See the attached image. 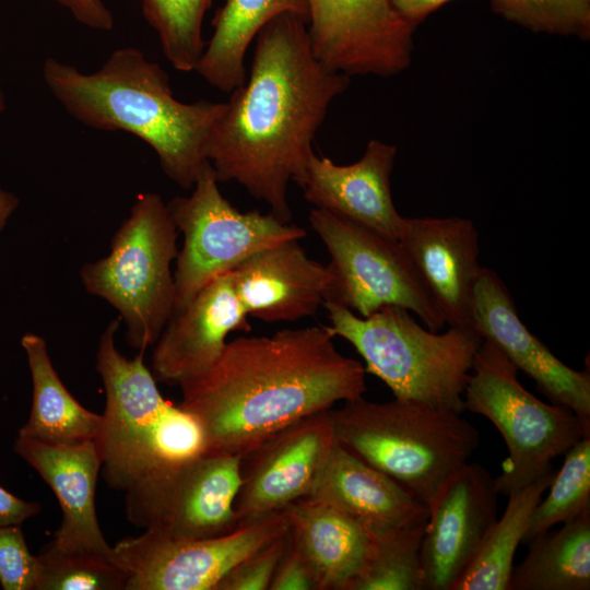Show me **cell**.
Segmentation results:
<instances>
[{
    "label": "cell",
    "mask_w": 590,
    "mask_h": 590,
    "mask_svg": "<svg viewBox=\"0 0 590 590\" xmlns=\"http://www.w3.org/2000/svg\"><path fill=\"white\" fill-rule=\"evenodd\" d=\"M177 233L162 197L140 193L111 238L108 255L80 271L85 290L119 312L126 341L138 351L154 345L174 312L170 264L178 255Z\"/></svg>",
    "instance_id": "cell-7"
},
{
    "label": "cell",
    "mask_w": 590,
    "mask_h": 590,
    "mask_svg": "<svg viewBox=\"0 0 590 590\" xmlns=\"http://www.w3.org/2000/svg\"><path fill=\"white\" fill-rule=\"evenodd\" d=\"M306 21L285 13L256 37L249 78L231 92L205 148L219 182L235 181L290 222L288 185L305 170L315 135L351 78L314 56Z\"/></svg>",
    "instance_id": "cell-1"
},
{
    "label": "cell",
    "mask_w": 590,
    "mask_h": 590,
    "mask_svg": "<svg viewBox=\"0 0 590 590\" xmlns=\"http://www.w3.org/2000/svg\"><path fill=\"white\" fill-rule=\"evenodd\" d=\"M398 240L445 323L470 327L481 266L479 232L459 216L404 217Z\"/></svg>",
    "instance_id": "cell-18"
},
{
    "label": "cell",
    "mask_w": 590,
    "mask_h": 590,
    "mask_svg": "<svg viewBox=\"0 0 590 590\" xmlns=\"http://www.w3.org/2000/svg\"><path fill=\"white\" fill-rule=\"evenodd\" d=\"M328 326L227 341L213 365L180 388L204 452L244 457L267 438L339 401L362 398L366 370L342 355Z\"/></svg>",
    "instance_id": "cell-2"
},
{
    "label": "cell",
    "mask_w": 590,
    "mask_h": 590,
    "mask_svg": "<svg viewBox=\"0 0 590 590\" xmlns=\"http://www.w3.org/2000/svg\"><path fill=\"white\" fill-rule=\"evenodd\" d=\"M206 161L187 197H175L167 208L184 245L176 258L175 308H184L216 276L232 271L252 255L290 239L305 229L271 212H240L221 193Z\"/></svg>",
    "instance_id": "cell-9"
},
{
    "label": "cell",
    "mask_w": 590,
    "mask_h": 590,
    "mask_svg": "<svg viewBox=\"0 0 590 590\" xmlns=\"http://www.w3.org/2000/svg\"><path fill=\"white\" fill-rule=\"evenodd\" d=\"M7 108L5 94L0 83V116ZM19 199L10 191L0 186V233L19 206Z\"/></svg>",
    "instance_id": "cell-39"
},
{
    "label": "cell",
    "mask_w": 590,
    "mask_h": 590,
    "mask_svg": "<svg viewBox=\"0 0 590 590\" xmlns=\"http://www.w3.org/2000/svg\"><path fill=\"white\" fill-rule=\"evenodd\" d=\"M36 590H126L128 573L111 557L47 543L37 555Z\"/></svg>",
    "instance_id": "cell-31"
},
{
    "label": "cell",
    "mask_w": 590,
    "mask_h": 590,
    "mask_svg": "<svg viewBox=\"0 0 590 590\" xmlns=\"http://www.w3.org/2000/svg\"><path fill=\"white\" fill-rule=\"evenodd\" d=\"M231 276L247 315L266 322L314 316L330 281L327 266L310 259L298 239L252 255Z\"/></svg>",
    "instance_id": "cell-21"
},
{
    "label": "cell",
    "mask_w": 590,
    "mask_h": 590,
    "mask_svg": "<svg viewBox=\"0 0 590 590\" xmlns=\"http://www.w3.org/2000/svg\"><path fill=\"white\" fill-rule=\"evenodd\" d=\"M564 456L547 496L533 510L522 543L590 509V436L577 441Z\"/></svg>",
    "instance_id": "cell-30"
},
{
    "label": "cell",
    "mask_w": 590,
    "mask_h": 590,
    "mask_svg": "<svg viewBox=\"0 0 590 590\" xmlns=\"http://www.w3.org/2000/svg\"><path fill=\"white\" fill-rule=\"evenodd\" d=\"M64 8L80 24L102 32L114 27V15L103 0H50Z\"/></svg>",
    "instance_id": "cell-36"
},
{
    "label": "cell",
    "mask_w": 590,
    "mask_h": 590,
    "mask_svg": "<svg viewBox=\"0 0 590 590\" xmlns=\"http://www.w3.org/2000/svg\"><path fill=\"white\" fill-rule=\"evenodd\" d=\"M335 441L385 473L430 509L480 445L461 413L393 399L363 397L330 409Z\"/></svg>",
    "instance_id": "cell-5"
},
{
    "label": "cell",
    "mask_w": 590,
    "mask_h": 590,
    "mask_svg": "<svg viewBox=\"0 0 590 590\" xmlns=\"http://www.w3.org/2000/svg\"><path fill=\"white\" fill-rule=\"evenodd\" d=\"M505 20L533 33L590 39V0H489Z\"/></svg>",
    "instance_id": "cell-32"
},
{
    "label": "cell",
    "mask_w": 590,
    "mask_h": 590,
    "mask_svg": "<svg viewBox=\"0 0 590 590\" xmlns=\"http://www.w3.org/2000/svg\"><path fill=\"white\" fill-rule=\"evenodd\" d=\"M470 327L529 376L552 403L571 410L590 426V375L556 357L521 321L506 284L481 268L474 286Z\"/></svg>",
    "instance_id": "cell-15"
},
{
    "label": "cell",
    "mask_w": 590,
    "mask_h": 590,
    "mask_svg": "<svg viewBox=\"0 0 590 590\" xmlns=\"http://www.w3.org/2000/svg\"><path fill=\"white\" fill-rule=\"evenodd\" d=\"M140 1L167 61L178 71H193L205 47L202 25L213 0Z\"/></svg>",
    "instance_id": "cell-29"
},
{
    "label": "cell",
    "mask_w": 590,
    "mask_h": 590,
    "mask_svg": "<svg viewBox=\"0 0 590 590\" xmlns=\"http://www.w3.org/2000/svg\"><path fill=\"white\" fill-rule=\"evenodd\" d=\"M241 457L201 453L126 492L131 523L173 540H203L239 524Z\"/></svg>",
    "instance_id": "cell-11"
},
{
    "label": "cell",
    "mask_w": 590,
    "mask_h": 590,
    "mask_svg": "<svg viewBox=\"0 0 590 590\" xmlns=\"http://www.w3.org/2000/svg\"><path fill=\"white\" fill-rule=\"evenodd\" d=\"M452 0H391L394 9L415 27Z\"/></svg>",
    "instance_id": "cell-38"
},
{
    "label": "cell",
    "mask_w": 590,
    "mask_h": 590,
    "mask_svg": "<svg viewBox=\"0 0 590 590\" xmlns=\"http://www.w3.org/2000/svg\"><path fill=\"white\" fill-rule=\"evenodd\" d=\"M330 331L350 342L394 399L438 410L465 411L463 393L483 339L471 327L449 326L439 333L424 329L399 306L367 317L334 303L322 304Z\"/></svg>",
    "instance_id": "cell-6"
},
{
    "label": "cell",
    "mask_w": 590,
    "mask_h": 590,
    "mask_svg": "<svg viewBox=\"0 0 590 590\" xmlns=\"http://www.w3.org/2000/svg\"><path fill=\"white\" fill-rule=\"evenodd\" d=\"M247 317L231 271L216 276L170 316L154 343L153 377L179 387L197 378L221 355L231 332L250 331Z\"/></svg>",
    "instance_id": "cell-17"
},
{
    "label": "cell",
    "mask_w": 590,
    "mask_h": 590,
    "mask_svg": "<svg viewBox=\"0 0 590 590\" xmlns=\"http://www.w3.org/2000/svg\"><path fill=\"white\" fill-rule=\"evenodd\" d=\"M309 223L330 256L323 303L341 305L361 317L399 306L415 312L432 331L444 327L398 239L317 208L310 211Z\"/></svg>",
    "instance_id": "cell-10"
},
{
    "label": "cell",
    "mask_w": 590,
    "mask_h": 590,
    "mask_svg": "<svg viewBox=\"0 0 590 590\" xmlns=\"http://www.w3.org/2000/svg\"><path fill=\"white\" fill-rule=\"evenodd\" d=\"M43 79L73 119L96 130L138 137L155 152L170 180L192 189L225 102L178 101L166 71L135 47L114 50L93 72L47 57Z\"/></svg>",
    "instance_id": "cell-3"
},
{
    "label": "cell",
    "mask_w": 590,
    "mask_h": 590,
    "mask_svg": "<svg viewBox=\"0 0 590 590\" xmlns=\"http://www.w3.org/2000/svg\"><path fill=\"white\" fill-rule=\"evenodd\" d=\"M310 49L328 69L389 78L412 62L415 26L391 0H307Z\"/></svg>",
    "instance_id": "cell-13"
},
{
    "label": "cell",
    "mask_w": 590,
    "mask_h": 590,
    "mask_svg": "<svg viewBox=\"0 0 590 590\" xmlns=\"http://www.w3.org/2000/svg\"><path fill=\"white\" fill-rule=\"evenodd\" d=\"M555 473L508 495L504 514L453 590H508L517 548L523 542L533 510Z\"/></svg>",
    "instance_id": "cell-27"
},
{
    "label": "cell",
    "mask_w": 590,
    "mask_h": 590,
    "mask_svg": "<svg viewBox=\"0 0 590 590\" xmlns=\"http://www.w3.org/2000/svg\"><path fill=\"white\" fill-rule=\"evenodd\" d=\"M282 512L319 590H347L366 560L370 534L341 510L310 497L293 502Z\"/></svg>",
    "instance_id": "cell-23"
},
{
    "label": "cell",
    "mask_w": 590,
    "mask_h": 590,
    "mask_svg": "<svg viewBox=\"0 0 590 590\" xmlns=\"http://www.w3.org/2000/svg\"><path fill=\"white\" fill-rule=\"evenodd\" d=\"M119 324L111 320L98 342L106 405L95 442L106 483L127 492L204 453V445L194 420L162 397L144 351L127 358L116 347Z\"/></svg>",
    "instance_id": "cell-4"
},
{
    "label": "cell",
    "mask_w": 590,
    "mask_h": 590,
    "mask_svg": "<svg viewBox=\"0 0 590 590\" xmlns=\"http://www.w3.org/2000/svg\"><path fill=\"white\" fill-rule=\"evenodd\" d=\"M269 590H319L310 564L291 535L278 563Z\"/></svg>",
    "instance_id": "cell-35"
},
{
    "label": "cell",
    "mask_w": 590,
    "mask_h": 590,
    "mask_svg": "<svg viewBox=\"0 0 590 590\" xmlns=\"http://www.w3.org/2000/svg\"><path fill=\"white\" fill-rule=\"evenodd\" d=\"M495 477L467 462L429 509L421 556L425 590H453L496 523Z\"/></svg>",
    "instance_id": "cell-16"
},
{
    "label": "cell",
    "mask_w": 590,
    "mask_h": 590,
    "mask_svg": "<svg viewBox=\"0 0 590 590\" xmlns=\"http://www.w3.org/2000/svg\"><path fill=\"white\" fill-rule=\"evenodd\" d=\"M517 373L493 343L483 340L463 393L465 410L486 417L504 438L508 457L495 483L498 494L506 496L556 471L552 461L590 436V426L571 410L538 399Z\"/></svg>",
    "instance_id": "cell-8"
},
{
    "label": "cell",
    "mask_w": 590,
    "mask_h": 590,
    "mask_svg": "<svg viewBox=\"0 0 590 590\" xmlns=\"http://www.w3.org/2000/svg\"><path fill=\"white\" fill-rule=\"evenodd\" d=\"M13 450L42 476L59 502L62 522L50 542L62 550L116 559L96 517L95 491L102 459L95 440L63 445L17 435Z\"/></svg>",
    "instance_id": "cell-20"
},
{
    "label": "cell",
    "mask_w": 590,
    "mask_h": 590,
    "mask_svg": "<svg viewBox=\"0 0 590 590\" xmlns=\"http://www.w3.org/2000/svg\"><path fill=\"white\" fill-rule=\"evenodd\" d=\"M357 521L370 535L427 521L428 507L338 442L309 494Z\"/></svg>",
    "instance_id": "cell-22"
},
{
    "label": "cell",
    "mask_w": 590,
    "mask_h": 590,
    "mask_svg": "<svg viewBox=\"0 0 590 590\" xmlns=\"http://www.w3.org/2000/svg\"><path fill=\"white\" fill-rule=\"evenodd\" d=\"M40 562L27 547L21 524L0 526V586L3 590H36Z\"/></svg>",
    "instance_id": "cell-33"
},
{
    "label": "cell",
    "mask_w": 590,
    "mask_h": 590,
    "mask_svg": "<svg viewBox=\"0 0 590 590\" xmlns=\"http://www.w3.org/2000/svg\"><path fill=\"white\" fill-rule=\"evenodd\" d=\"M21 345L31 371L33 399L30 416L19 435L63 445L95 440L102 414L85 409L68 391L52 366L45 340L26 333Z\"/></svg>",
    "instance_id": "cell-25"
},
{
    "label": "cell",
    "mask_w": 590,
    "mask_h": 590,
    "mask_svg": "<svg viewBox=\"0 0 590 590\" xmlns=\"http://www.w3.org/2000/svg\"><path fill=\"white\" fill-rule=\"evenodd\" d=\"M288 538L287 532L241 560L219 582L215 590L269 589Z\"/></svg>",
    "instance_id": "cell-34"
},
{
    "label": "cell",
    "mask_w": 590,
    "mask_h": 590,
    "mask_svg": "<svg viewBox=\"0 0 590 590\" xmlns=\"http://www.w3.org/2000/svg\"><path fill=\"white\" fill-rule=\"evenodd\" d=\"M396 156V145L377 139L350 165L314 152L295 182L315 208L398 239L403 216L393 203L390 181Z\"/></svg>",
    "instance_id": "cell-19"
},
{
    "label": "cell",
    "mask_w": 590,
    "mask_h": 590,
    "mask_svg": "<svg viewBox=\"0 0 590 590\" xmlns=\"http://www.w3.org/2000/svg\"><path fill=\"white\" fill-rule=\"evenodd\" d=\"M285 13L307 23V0H225L214 14L212 36L194 71L221 92H233L247 79L245 57L249 45L267 24Z\"/></svg>",
    "instance_id": "cell-24"
},
{
    "label": "cell",
    "mask_w": 590,
    "mask_h": 590,
    "mask_svg": "<svg viewBox=\"0 0 590 590\" xmlns=\"http://www.w3.org/2000/svg\"><path fill=\"white\" fill-rule=\"evenodd\" d=\"M40 509L38 503L22 499L0 485V526L22 524Z\"/></svg>",
    "instance_id": "cell-37"
},
{
    "label": "cell",
    "mask_w": 590,
    "mask_h": 590,
    "mask_svg": "<svg viewBox=\"0 0 590 590\" xmlns=\"http://www.w3.org/2000/svg\"><path fill=\"white\" fill-rule=\"evenodd\" d=\"M335 444L328 410L286 426L245 455L235 500L238 524L309 496Z\"/></svg>",
    "instance_id": "cell-14"
},
{
    "label": "cell",
    "mask_w": 590,
    "mask_h": 590,
    "mask_svg": "<svg viewBox=\"0 0 590 590\" xmlns=\"http://www.w3.org/2000/svg\"><path fill=\"white\" fill-rule=\"evenodd\" d=\"M288 532L283 512L203 540H173L145 531L113 547L128 573L126 590H215L241 560Z\"/></svg>",
    "instance_id": "cell-12"
},
{
    "label": "cell",
    "mask_w": 590,
    "mask_h": 590,
    "mask_svg": "<svg viewBox=\"0 0 590 590\" xmlns=\"http://www.w3.org/2000/svg\"><path fill=\"white\" fill-rule=\"evenodd\" d=\"M514 566L508 590H589L590 509L535 535Z\"/></svg>",
    "instance_id": "cell-26"
},
{
    "label": "cell",
    "mask_w": 590,
    "mask_h": 590,
    "mask_svg": "<svg viewBox=\"0 0 590 590\" xmlns=\"http://www.w3.org/2000/svg\"><path fill=\"white\" fill-rule=\"evenodd\" d=\"M426 522L370 535L366 560L347 590H425L421 548Z\"/></svg>",
    "instance_id": "cell-28"
}]
</instances>
